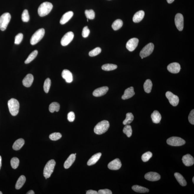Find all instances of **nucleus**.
<instances>
[{"label":"nucleus","instance_id":"40","mask_svg":"<svg viewBox=\"0 0 194 194\" xmlns=\"http://www.w3.org/2000/svg\"><path fill=\"white\" fill-rule=\"evenodd\" d=\"M62 137L61 134L60 133L55 132L52 133L49 135V138L52 141H55L59 140Z\"/></svg>","mask_w":194,"mask_h":194},{"label":"nucleus","instance_id":"53","mask_svg":"<svg viewBox=\"0 0 194 194\" xmlns=\"http://www.w3.org/2000/svg\"><path fill=\"white\" fill-rule=\"evenodd\" d=\"M192 181H193V183H194V177H193V179H192Z\"/></svg>","mask_w":194,"mask_h":194},{"label":"nucleus","instance_id":"6","mask_svg":"<svg viewBox=\"0 0 194 194\" xmlns=\"http://www.w3.org/2000/svg\"><path fill=\"white\" fill-rule=\"evenodd\" d=\"M11 19V15L9 13L3 14L0 17V29L5 30Z\"/></svg>","mask_w":194,"mask_h":194},{"label":"nucleus","instance_id":"56","mask_svg":"<svg viewBox=\"0 0 194 194\" xmlns=\"http://www.w3.org/2000/svg\"><path fill=\"white\" fill-rule=\"evenodd\" d=\"M75 155H76V153H75Z\"/></svg>","mask_w":194,"mask_h":194},{"label":"nucleus","instance_id":"30","mask_svg":"<svg viewBox=\"0 0 194 194\" xmlns=\"http://www.w3.org/2000/svg\"><path fill=\"white\" fill-rule=\"evenodd\" d=\"M152 87V83L150 80L148 79L146 80L144 85V88L146 93H151Z\"/></svg>","mask_w":194,"mask_h":194},{"label":"nucleus","instance_id":"51","mask_svg":"<svg viewBox=\"0 0 194 194\" xmlns=\"http://www.w3.org/2000/svg\"><path fill=\"white\" fill-rule=\"evenodd\" d=\"M167 3H169V4H171V3H172L173 2L174 0H167Z\"/></svg>","mask_w":194,"mask_h":194},{"label":"nucleus","instance_id":"43","mask_svg":"<svg viewBox=\"0 0 194 194\" xmlns=\"http://www.w3.org/2000/svg\"><path fill=\"white\" fill-rule=\"evenodd\" d=\"M152 154L149 151L146 152L143 154L142 156V160L143 162H148L151 158L152 157Z\"/></svg>","mask_w":194,"mask_h":194},{"label":"nucleus","instance_id":"38","mask_svg":"<svg viewBox=\"0 0 194 194\" xmlns=\"http://www.w3.org/2000/svg\"><path fill=\"white\" fill-rule=\"evenodd\" d=\"M19 159L17 157H14L11 159V167L13 169H17L19 165Z\"/></svg>","mask_w":194,"mask_h":194},{"label":"nucleus","instance_id":"17","mask_svg":"<svg viewBox=\"0 0 194 194\" xmlns=\"http://www.w3.org/2000/svg\"><path fill=\"white\" fill-rule=\"evenodd\" d=\"M108 90V88L107 86H103L101 88L96 89L93 91V95L95 97H100L106 94Z\"/></svg>","mask_w":194,"mask_h":194},{"label":"nucleus","instance_id":"31","mask_svg":"<svg viewBox=\"0 0 194 194\" xmlns=\"http://www.w3.org/2000/svg\"><path fill=\"white\" fill-rule=\"evenodd\" d=\"M123 25V21L121 19H118L114 21L112 25V27L114 30H118L121 29Z\"/></svg>","mask_w":194,"mask_h":194},{"label":"nucleus","instance_id":"34","mask_svg":"<svg viewBox=\"0 0 194 194\" xmlns=\"http://www.w3.org/2000/svg\"><path fill=\"white\" fill-rule=\"evenodd\" d=\"M117 66L112 64H107L102 66V69L105 71H111L116 70L117 68Z\"/></svg>","mask_w":194,"mask_h":194},{"label":"nucleus","instance_id":"3","mask_svg":"<svg viewBox=\"0 0 194 194\" xmlns=\"http://www.w3.org/2000/svg\"><path fill=\"white\" fill-rule=\"evenodd\" d=\"M8 105L11 114L14 116H17L19 113V103L18 100L11 98L8 101Z\"/></svg>","mask_w":194,"mask_h":194},{"label":"nucleus","instance_id":"18","mask_svg":"<svg viewBox=\"0 0 194 194\" xmlns=\"http://www.w3.org/2000/svg\"><path fill=\"white\" fill-rule=\"evenodd\" d=\"M134 87H131L125 90L124 94L121 97L123 100L129 99L135 95Z\"/></svg>","mask_w":194,"mask_h":194},{"label":"nucleus","instance_id":"20","mask_svg":"<svg viewBox=\"0 0 194 194\" xmlns=\"http://www.w3.org/2000/svg\"><path fill=\"white\" fill-rule=\"evenodd\" d=\"M62 75L67 83H71L73 81V75L70 70H64L62 72Z\"/></svg>","mask_w":194,"mask_h":194},{"label":"nucleus","instance_id":"5","mask_svg":"<svg viewBox=\"0 0 194 194\" xmlns=\"http://www.w3.org/2000/svg\"><path fill=\"white\" fill-rule=\"evenodd\" d=\"M45 31L43 28L38 29L33 34L30 39V44L34 45L42 40L45 34Z\"/></svg>","mask_w":194,"mask_h":194},{"label":"nucleus","instance_id":"55","mask_svg":"<svg viewBox=\"0 0 194 194\" xmlns=\"http://www.w3.org/2000/svg\"><path fill=\"white\" fill-rule=\"evenodd\" d=\"M141 57V58H142V59H143V58H143V57Z\"/></svg>","mask_w":194,"mask_h":194},{"label":"nucleus","instance_id":"9","mask_svg":"<svg viewBox=\"0 0 194 194\" xmlns=\"http://www.w3.org/2000/svg\"><path fill=\"white\" fill-rule=\"evenodd\" d=\"M166 96L168 99L169 103L174 106H177L179 103V98L177 95H175L170 91H167L166 93Z\"/></svg>","mask_w":194,"mask_h":194},{"label":"nucleus","instance_id":"19","mask_svg":"<svg viewBox=\"0 0 194 194\" xmlns=\"http://www.w3.org/2000/svg\"><path fill=\"white\" fill-rule=\"evenodd\" d=\"M33 81V75L31 74H29L26 75V76L23 79V84L24 86L27 87V88H29L32 86Z\"/></svg>","mask_w":194,"mask_h":194},{"label":"nucleus","instance_id":"42","mask_svg":"<svg viewBox=\"0 0 194 194\" xmlns=\"http://www.w3.org/2000/svg\"><path fill=\"white\" fill-rule=\"evenodd\" d=\"M101 49L99 47H97L91 51L89 53V55L91 57L96 56L101 53Z\"/></svg>","mask_w":194,"mask_h":194},{"label":"nucleus","instance_id":"7","mask_svg":"<svg viewBox=\"0 0 194 194\" xmlns=\"http://www.w3.org/2000/svg\"><path fill=\"white\" fill-rule=\"evenodd\" d=\"M169 145L174 146H179L184 145L185 144V141L180 137H172L169 138L167 141Z\"/></svg>","mask_w":194,"mask_h":194},{"label":"nucleus","instance_id":"45","mask_svg":"<svg viewBox=\"0 0 194 194\" xmlns=\"http://www.w3.org/2000/svg\"><path fill=\"white\" fill-rule=\"evenodd\" d=\"M90 33V29L88 28V26H85L83 28L82 32V36L84 38H86L88 37Z\"/></svg>","mask_w":194,"mask_h":194},{"label":"nucleus","instance_id":"13","mask_svg":"<svg viewBox=\"0 0 194 194\" xmlns=\"http://www.w3.org/2000/svg\"><path fill=\"white\" fill-rule=\"evenodd\" d=\"M108 168L111 170H118L121 167V163L119 159L117 158L112 161L108 163Z\"/></svg>","mask_w":194,"mask_h":194},{"label":"nucleus","instance_id":"50","mask_svg":"<svg viewBox=\"0 0 194 194\" xmlns=\"http://www.w3.org/2000/svg\"><path fill=\"white\" fill-rule=\"evenodd\" d=\"M27 194H34V192L33 190H29L28 192H27V193H26Z\"/></svg>","mask_w":194,"mask_h":194},{"label":"nucleus","instance_id":"4","mask_svg":"<svg viewBox=\"0 0 194 194\" xmlns=\"http://www.w3.org/2000/svg\"><path fill=\"white\" fill-rule=\"evenodd\" d=\"M56 162L54 160L48 161L46 164L44 169L43 174L46 179L50 177L54 170Z\"/></svg>","mask_w":194,"mask_h":194},{"label":"nucleus","instance_id":"32","mask_svg":"<svg viewBox=\"0 0 194 194\" xmlns=\"http://www.w3.org/2000/svg\"><path fill=\"white\" fill-rule=\"evenodd\" d=\"M60 104L57 102H53L51 103L49 106V111L53 113L54 111L58 112L60 109Z\"/></svg>","mask_w":194,"mask_h":194},{"label":"nucleus","instance_id":"16","mask_svg":"<svg viewBox=\"0 0 194 194\" xmlns=\"http://www.w3.org/2000/svg\"><path fill=\"white\" fill-rule=\"evenodd\" d=\"M182 160L183 164L187 167L193 165L194 163L193 157L189 154L184 155L182 157Z\"/></svg>","mask_w":194,"mask_h":194},{"label":"nucleus","instance_id":"41","mask_svg":"<svg viewBox=\"0 0 194 194\" xmlns=\"http://www.w3.org/2000/svg\"><path fill=\"white\" fill-rule=\"evenodd\" d=\"M22 20L24 22H28L29 20V16L27 10H24L22 14Z\"/></svg>","mask_w":194,"mask_h":194},{"label":"nucleus","instance_id":"10","mask_svg":"<svg viewBox=\"0 0 194 194\" xmlns=\"http://www.w3.org/2000/svg\"><path fill=\"white\" fill-rule=\"evenodd\" d=\"M74 37V34L73 32H70L67 33L62 38L61 44L63 46L68 45L73 40Z\"/></svg>","mask_w":194,"mask_h":194},{"label":"nucleus","instance_id":"1","mask_svg":"<svg viewBox=\"0 0 194 194\" xmlns=\"http://www.w3.org/2000/svg\"><path fill=\"white\" fill-rule=\"evenodd\" d=\"M52 8L53 6L51 3L47 1L44 2L39 6L38 9V13L40 17H44L50 13Z\"/></svg>","mask_w":194,"mask_h":194},{"label":"nucleus","instance_id":"36","mask_svg":"<svg viewBox=\"0 0 194 194\" xmlns=\"http://www.w3.org/2000/svg\"><path fill=\"white\" fill-rule=\"evenodd\" d=\"M123 132L128 137H130L132 133L131 126L129 125H126L123 129Z\"/></svg>","mask_w":194,"mask_h":194},{"label":"nucleus","instance_id":"21","mask_svg":"<svg viewBox=\"0 0 194 194\" xmlns=\"http://www.w3.org/2000/svg\"><path fill=\"white\" fill-rule=\"evenodd\" d=\"M73 15V13L72 11H69L65 13V14L62 16L61 19L60 23L61 24H66L71 19Z\"/></svg>","mask_w":194,"mask_h":194},{"label":"nucleus","instance_id":"49","mask_svg":"<svg viewBox=\"0 0 194 194\" xmlns=\"http://www.w3.org/2000/svg\"><path fill=\"white\" fill-rule=\"evenodd\" d=\"M86 194H98V192L95 190H90L86 192Z\"/></svg>","mask_w":194,"mask_h":194},{"label":"nucleus","instance_id":"39","mask_svg":"<svg viewBox=\"0 0 194 194\" xmlns=\"http://www.w3.org/2000/svg\"><path fill=\"white\" fill-rule=\"evenodd\" d=\"M85 14L87 19H94L95 17V13L93 9L86 10L85 11Z\"/></svg>","mask_w":194,"mask_h":194},{"label":"nucleus","instance_id":"48","mask_svg":"<svg viewBox=\"0 0 194 194\" xmlns=\"http://www.w3.org/2000/svg\"><path fill=\"white\" fill-rule=\"evenodd\" d=\"M98 193L99 194H112V192L111 190L106 189L98 190Z\"/></svg>","mask_w":194,"mask_h":194},{"label":"nucleus","instance_id":"12","mask_svg":"<svg viewBox=\"0 0 194 194\" xmlns=\"http://www.w3.org/2000/svg\"><path fill=\"white\" fill-rule=\"evenodd\" d=\"M139 42V40L136 38L130 39L126 44V49L130 52H133L137 47Z\"/></svg>","mask_w":194,"mask_h":194},{"label":"nucleus","instance_id":"35","mask_svg":"<svg viewBox=\"0 0 194 194\" xmlns=\"http://www.w3.org/2000/svg\"><path fill=\"white\" fill-rule=\"evenodd\" d=\"M38 54V51L37 50H35L32 52V53L29 54L28 57L26 59L24 62L25 64H29L32 62V61L35 59L37 57Z\"/></svg>","mask_w":194,"mask_h":194},{"label":"nucleus","instance_id":"33","mask_svg":"<svg viewBox=\"0 0 194 194\" xmlns=\"http://www.w3.org/2000/svg\"><path fill=\"white\" fill-rule=\"evenodd\" d=\"M134 115L131 113H127L126 115V119L123 121V124L124 125L130 124L134 120Z\"/></svg>","mask_w":194,"mask_h":194},{"label":"nucleus","instance_id":"24","mask_svg":"<svg viewBox=\"0 0 194 194\" xmlns=\"http://www.w3.org/2000/svg\"><path fill=\"white\" fill-rule=\"evenodd\" d=\"M101 156V153H98L93 155L88 161L87 164L88 166L94 165L99 160Z\"/></svg>","mask_w":194,"mask_h":194},{"label":"nucleus","instance_id":"28","mask_svg":"<svg viewBox=\"0 0 194 194\" xmlns=\"http://www.w3.org/2000/svg\"><path fill=\"white\" fill-rule=\"evenodd\" d=\"M26 180V177L24 175H21L19 177L16 182L15 188L17 190H19L22 187L24 183H25Z\"/></svg>","mask_w":194,"mask_h":194},{"label":"nucleus","instance_id":"23","mask_svg":"<svg viewBox=\"0 0 194 194\" xmlns=\"http://www.w3.org/2000/svg\"><path fill=\"white\" fill-rule=\"evenodd\" d=\"M144 16V12L141 10L137 11L134 14L133 21L135 23H139L142 20Z\"/></svg>","mask_w":194,"mask_h":194},{"label":"nucleus","instance_id":"54","mask_svg":"<svg viewBox=\"0 0 194 194\" xmlns=\"http://www.w3.org/2000/svg\"><path fill=\"white\" fill-rule=\"evenodd\" d=\"M2 194L3 193H2V192H1V191H0V194Z\"/></svg>","mask_w":194,"mask_h":194},{"label":"nucleus","instance_id":"22","mask_svg":"<svg viewBox=\"0 0 194 194\" xmlns=\"http://www.w3.org/2000/svg\"><path fill=\"white\" fill-rule=\"evenodd\" d=\"M76 156L75 154H72L69 156L64 163V167L65 169H68L71 167L75 160Z\"/></svg>","mask_w":194,"mask_h":194},{"label":"nucleus","instance_id":"15","mask_svg":"<svg viewBox=\"0 0 194 194\" xmlns=\"http://www.w3.org/2000/svg\"><path fill=\"white\" fill-rule=\"evenodd\" d=\"M180 64L176 62L170 63L167 67L168 71L170 73L174 74L178 73L180 71Z\"/></svg>","mask_w":194,"mask_h":194},{"label":"nucleus","instance_id":"27","mask_svg":"<svg viewBox=\"0 0 194 194\" xmlns=\"http://www.w3.org/2000/svg\"><path fill=\"white\" fill-rule=\"evenodd\" d=\"M24 144V141L22 139H17L14 143L13 145V149L14 150L17 151L20 149Z\"/></svg>","mask_w":194,"mask_h":194},{"label":"nucleus","instance_id":"8","mask_svg":"<svg viewBox=\"0 0 194 194\" xmlns=\"http://www.w3.org/2000/svg\"><path fill=\"white\" fill-rule=\"evenodd\" d=\"M154 48V45L153 44L149 43L147 44L141 50L139 54L140 57L144 58L149 56L153 52Z\"/></svg>","mask_w":194,"mask_h":194},{"label":"nucleus","instance_id":"52","mask_svg":"<svg viewBox=\"0 0 194 194\" xmlns=\"http://www.w3.org/2000/svg\"><path fill=\"white\" fill-rule=\"evenodd\" d=\"M1 157L0 156V170H1Z\"/></svg>","mask_w":194,"mask_h":194},{"label":"nucleus","instance_id":"37","mask_svg":"<svg viewBox=\"0 0 194 194\" xmlns=\"http://www.w3.org/2000/svg\"><path fill=\"white\" fill-rule=\"evenodd\" d=\"M51 85V81L50 78H47L44 82V91L46 93H48Z\"/></svg>","mask_w":194,"mask_h":194},{"label":"nucleus","instance_id":"44","mask_svg":"<svg viewBox=\"0 0 194 194\" xmlns=\"http://www.w3.org/2000/svg\"><path fill=\"white\" fill-rule=\"evenodd\" d=\"M23 39V34L22 33H19L15 37L14 44L19 45L21 43Z\"/></svg>","mask_w":194,"mask_h":194},{"label":"nucleus","instance_id":"25","mask_svg":"<svg viewBox=\"0 0 194 194\" xmlns=\"http://www.w3.org/2000/svg\"><path fill=\"white\" fill-rule=\"evenodd\" d=\"M151 118L154 123L158 124L160 122L162 119V116L158 111H155L151 114Z\"/></svg>","mask_w":194,"mask_h":194},{"label":"nucleus","instance_id":"47","mask_svg":"<svg viewBox=\"0 0 194 194\" xmlns=\"http://www.w3.org/2000/svg\"><path fill=\"white\" fill-rule=\"evenodd\" d=\"M188 120L189 122L192 124H194V110H192L190 111V114L188 116Z\"/></svg>","mask_w":194,"mask_h":194},{"label":"nucleus","instance_id":"26","mask_svg":"<svg viewBox=\"0 0 194 194\" xmlns=\"http://www.w3.org/2000/svg\"><path fill=\"white\" fill-rule=\"evenodd\" d=\"M174 176L176 179L177 181L182 186H185L187 185L186 181L181 174L178 172H175Z\"/></svg>","mask_w":194,"mask_h":194},{"label":"nucleus","instance_id":"11","mask_svg":"<svg viewBox=\"0 0 194 194\" xmlns=\"http://www.w3.org/2000/svg\"><path fill=\"white\" fill-rule=\"evenodd\" d=\"M175 23L178 30L182 31L184 27V18L183 15L178 13L175 16Z\"/></svg>","mask_w":194,"mask_h":194},{"label":"nucleus","instance_id":"14","mask_svg":"<svg viewBox=\"0 0 194 194\" xmlns=\"http://www.w3.org/2000/svg\"><path fill=\"white\" fill-rule=\"evenodd\" d=\"M144 177L147 180L154 182L160 180L161 177L160 174L157 172H149L145 174Z\"/></svg>","mask_w":194,"mask_h":194},{"label":"nucleus","instance_id":"2","mask_svg":"<svg viewBox=\"0 0 194 194\" xmlns=\"http://www.w3.org/2000/svg\"><path fill=\"white\" fill-rule=\"evenodd\" d=\"M110 126L109 123L104 120L97 124L94 129V132L97 134L101 135L104 134L108 130Z\"/></svg>","mask_w":194,"mask_h":194},{"label":"nucleus","instance_id":"46","mask_svg":"<svg viewBox=\"0 0 194 194\" xmlns=\"http://www.w3.org/2000/svg\"><path fill=\"white\" fill-rule=\"evenodd\" d=\"M75 116L74 113L73 112H70L68 114L67 119L70 122H73L75 119Z\"/></svg>","mask_w":194,"mask_h":194},{"label":"nucleus","instance_id":"29","mask_svg":"<svg viewBox=\"0 0 194 194\" xmlns=\"http://www.w3.org/2000/svg\"><path fill=\"white\" fill-rule=\"evenodd\" d=\"M131 188L134 191L138 192V193H145L149 192L148 189L139 185L133 186Z\"/></svg>","mask_w":194,"mask_h":194}]
</instances>
